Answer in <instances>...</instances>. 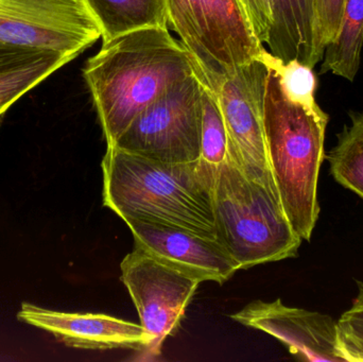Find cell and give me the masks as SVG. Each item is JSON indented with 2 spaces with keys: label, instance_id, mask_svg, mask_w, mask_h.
Masks as SVG:
<instances>
[{
  "label": "cell",
  "instance_id": "1",
  "mask_svg": "<svg viewBox=\"0 0 363 362\" xmlns=\"http://www.w3.org/2000/svg\"><path fill=\"white\" fill-rule=\"evenodd\" d=\"M194 74L189 55L168 28H142L102 42L83 77L108 147L168 89Z\"/></svg>",
  "mask_w": 363,
  "mask_h": 362
},
{
  "label": "cell",
  "instance_id": "2",
  "mask_svg": "<svg viewBox=\"0 0 363 362\" xmlns=\"http://www.w3.org/2000/svg\"><path fill=\"white\" fill-rule=\"evenodd\" d=\"M101 167L104 205L123 221H150L216 239L213 191L217 170L200 159L165 163L108 147Z\"/></svg>",
  "mask_w": 363,
  "mask_h": 362
},
{
  "label": "cell",
  "instance_id": "3",
  "mask_svg": "<svg viewBox=\"0 0 363 362\" xmlns=\"http://www.w3.org/2000/svg\"><path fill=\"white\" fill-rule=\"evenodd\" d=\"M262 57L268 65L264 127L269 165L288 220L303 240H311L319 218L318 179L330 117L318 104L290 98L272 55L264 49Z\"/></svg>",
  "mask_w": 363,
  "mask_h": 362
},
{
  "label": "cell",
  "instance_id": "4",
  "mask_svg": "<svg viewBox=\"0 0 363 362\" xmlns=\"http://www.w3.org/2000/svg\"><path fill=\"white\" fill-rule=\"evenodd\" d=\"M216 239L247 270L298 255L302 238L288 220L279 198L226 162L213 191Z\"/></svg>",
  "mask_w": 363,
  "mask_h": 362
},
{
  "label": "cell",
  "instance_id": "5",
  "mask_svg": "<svg viewBox=\"0 0 363 362\" xmlns=\"http://www.w3.org/2000/svg\"><path fill=\"white\" fill-rule=\"evenodd\" d=\"M166 11L196 76L215 94L228 74L264 50L240 0H166Z\"/></svg>",
  "mask_w": 363,
  "mask_h": 362
},
{
  "label": "cell",
  "instance_id": "6",
  "mask_svg": "<svg viewBox=\"0 0 363 362\" xmlns=\"http://www.w3.org/2000/svg\"><path fill=\"white\" fill-rule=\"evenodd\" d=\"M202 89L196 74L172 85L130 123L112 147L165 163L198 161Z\"/></svg>",
  "mask_w": 363,
  "mask_h": 362
},
{
  "label": "cell",
  "instance_id": "7",
  "mask_svg": "<svg viewBox=\"0 0 363 362\" xmlns=\"http://www.w3.org/2000/svg\"><path fill=\"white\" fill-rule=\"evenodd\" d=\"M100 38L85 0H0V47L76 59Z\"/></svg>",
  "mask_w": 363,
  "mask_h": 362
},
{
  "label": "cell",
  "instance_id": "8",
  "mask_svg": "<svg viewBox=\"0 0 363 362\" xmlns=\"http://www.w3.org/2000/svg\"><path fill=\"white\" fill-rule=\"evenodd\" d=\"M121 269L140 325L150 337V344L143 351L145 358H157L165 340L178 331L202 282L136 248L121 261Z\"/></svg>",
  "mask_w": 363,
  "mask_h": 362
},
{
  "label": "cell",
  "instance_id": "9",
  "mask_svg": "<svg viewBox=\"0 0 363 362\" xmlns=\"http://www.w3.org/2000/svg\"><path fill=\"white\" fill-rule=\"evenodd\" d=\"M267 77L268 65L260 55L258 59L228 74L216 95L221 106L235 162L245 176L279 197L269 165L264 137Z\"/></svg>",
  "mask_w": 363,
  "mask_h": 362
},
{
  "label": "cell",
  "instance_id": "10",
  "mask_svg": "<svg viewBox=\"0 0 363 362\" xmlns=\"http://www.w3.org/2000/svg\"><path fill=\"white\" fill-rule=\"evenodd\" d=\"M230 318L277 338L302 361H345L338 348L337 321L328 315L289 307L279 299L252 302Z\"/></svg>",
  "mask_w": 363,
  "mask_h": 362
},
{
  "label": "cell",
  "instance_id": "11",
  "mask_svg": "<svg viewBox=\"0 0 363 362\" xmlns=\"http://www.w3.org/2000/svg\"><path fill=\"white\" fill-rule=\"evenodd\" d=\"M125 222L133 235L134 248L201 282L222 285L240 270L217 239L150 221L127 219Z\"/></svg>",
  "mask_w": 363,
  "mask_h": 362
},
{
  "label": "cell",
  "instance_id": "12",
  "mask_svg": "<svg viewBox=\"0 0 363 362\" xmlns=\"http://www.w3.org/2000/svg\"><path fill=\"white\" fill-rule=\"evenodd\" d=\"M19 321L52 334L59 341L82 350L144 351L150 337L144 327L104 314L55 312L23 302Z\"/></svg>",
  "mask_w": 363,
  "mask_h": 362
},
{
  "label": "cell",
  "instance_id": "13",
  "mask_svg": "<svg viewBox=\"0 0 363 362\" xmlns=\"http://www.w3.org/2000/svg\"><path fill=\"white\" fill-rule=\"evenodd\" d=\"M72 60L61 53L0 47V127L13 104Z\"/></svg>",
  "mask_w": 363,
  "mask_h": 362
},
{
  "label": "cell",
  "instance_id": "14",
  "mask_svg": "<svg viewBox=\"0 0 363 362\" xmlns=\"http://www.w3.org/2000/svg\"><path fill=\"white\" fill-rule=\"evenodd\" d=\"M102 42L142 28H168L166 0H85Z\"/></svg>",
  "mask_w": 363,
  "mask_h": 362
},
{
  "label": "cell",
  "instance_id": "15",
  "mask_svg": "<svg viewBox=\"0 0 363 362\" xmlns=\"http://www.w3.org/2000/svg\"><path fill=\"white\" fill-rule=\"evenodd\" d=\"M363 46V0H345L336 38L324 51L321 72L353 82L362 61Z\"/></svg>",
  "mask_w": 363,
  "mask_h": 362
},
{
  "label": "cell",
  "instance_id": "16",
  "mask_svg": "<svg viewBox=\"0 0 363 362\" xmlns=\"http://www.w3.org/2000/svg\"><path fill=\"white\" fill-rule=\"evenodd\" d=\"M351 119L326 159L335 180L363 199V114L352 113Z\"/></svg>",
  "mask_w": 363,
  "mask_h": 362
},
{
  "label": "cell",
  "instance_id": "17",
  "mask_svg": "<svg viewBox=\"0 0 363 362\" xmlns=\"http://www.w3.org/2000/svg\"><path fill=\"white\" fill-rule=\"evenodd\" d=\"M200 159L217 171L226 162H235L219 100L217 95L204 85L202 89Z\"/></svg>",
  "mask_w": 363,
  "mask_h": 362
},
{
  "label": "cell",
  "instance_id": "18",
  "mask_svg": "<svg viewBox=\"0 0 363 362\" xmlns=\"http://www.w3.org/2000/svg\"><path fill=\"white\" fill-rule=\"evenodd\" d=\"M291 17L298 46V61L309 67L322 61L324 48L320 40L315 0H283Z\"/></svg>",
  "mask_w": 363,
  "mask_h": 362
},
{
  "label": "cell",
  "instance_id": "19",
  "mask_svg": "<svg viewBox=\"0 0 363 362\" xmlns=\"http://www.w3.org/2000/svg\"><path fill=\"white\" fill-rule=\"evenodd\" d=\"M338 348L347 362H363V283L350 310L337 321Z\"/></svg>",
  "mask_w": 363,
  "mask_h": 362
},
{
  "label": "cell",
  "instance_id": "20",
  "mask_svg": "<svg viewBox=\"0 0 363 362\" xmlns=\"http://www.w3.org/2000/svg\"><path fill=\"white\" fill-rule=\"evenodd\" d=\"M272 63L281 76L284 89L290 98L307 106H317L318 80L313 68L296 60L284 63L272 55Z\"/></svg>",
  "mask_w": 363,
  "mask_h": 362
},
{
  "label": "cell",
  "instance_id": "21",
  "mask_svg": "<svg viewBox=\"0 0 363 362\" xmlns=\"http://www.w3.org/2000/svg\"><path fill=\"white\" fill-rule=\"evenodd\" d=\"M345 2V0H315L318 29L324 50L338 33Z\"/></svg>",
  "mask_w": 363,
  "mask_h": 362
}]
</instances>
